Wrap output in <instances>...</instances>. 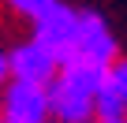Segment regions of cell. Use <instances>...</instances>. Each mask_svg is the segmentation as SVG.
Returning <instances> with one entry per match:
<instances>
[{
  "label": "cell",
  "instance_id": "obj_2",
  "mask_svg": "<svg viewBox=\"0 0 127 123\" xmlns=\"http://www.w3.org/2000/svg\"><path fill=\"white\" fill-rule=\"evenodd\" d=\"M0 116L11 123H49V86L30 82H4L0 86Z\"/></svg>",
  "mask_w": 127,
  "mask_h": 123
},
{
  "label": "cell",
  "instance_id": "obj_4",
  "mask_svg": "<svg viewBox=\"0 0 127 123\" xmlns=\"http://www.w3.org/2000/svg\"><path fill=\"white\" fill-rule=\"evenodd\" d=\"M60 64L49 49H41L37 41H23L8 52V78L11 82H30V86H49L56 78Z\"/></svg>",
  "mask_w": 127,
  "mask_h": 123
},
{
  "label": "cell",
  "instance_id": "obj_10",
  "mask_svg": "<svg viewBox=\"0 0 127 123\" xmlns=\"http://www.w3.org/2000/svg\"><path fill=\"white\" fill-rule=\"evenodd\" d=\"M0 123H11V119H4V116H0Z\"/></svg>",
  "mask_w": 127,
  "mask_h": 123
},
{
  "label": "cell",
  "instance_id": "obj_1",
  "mask_svg": "<svg viewBox=\"0 0 127 123\" xmlns=\"http://www.w3.org/2000/svg\"><path fill=\"white\" fill-rule=\"evenodd\" d=\"M75 30H79V11L67 4H49L37 19H34V37L41 49H49L56 56V64H67L75 56Z\"/></svg>",
  "mask_w": 127,
  "mask_h": 123
},
{
  "label": "cell",
  "instance_id": "obj_9",
  "mask_svg": "<svg viewBox=\"0 0 127 123\" xmlns=\"http://www.w3.org/2000/svg\"><path fill=\"white\" fill-rule=\"evenodd\" d=\"M97 123H127V116H123V119H97Z\"/></svg>",
  "mask_w": 127,
  "mask_h": 123
},
{
  "label": "cell",
  "instance_id": "obj_5",
  "mask_svg": "<svg viewBox=\"0 0 127 123\" xmlns=\"http://www.w3.org/2000/svg\"><path fill=\"white\" fill-rule=\"evenodd\" d=\"M123 116H127L123 97L116 93L112 78H105V82L97 86V93H94V119H123Z\"/></svg>",
  "mask_w": 127,
  "mask_h": 123
},
{
  "label": "cell",
  "instance_id": "obj_7",
  "mask_svg": "<svg viewBox=\"0 0 127 123\" xmlns=\"http://www.w3.org/2000/svg\"><path fill=\"white\" fill-rule=\"evenodd\" d=\"M108 78H112V86H116V93L123 97V108H127V60L108 67Z\"/></svg>",
  "mask_w": 127,
  "mask_h": 123
},
{
  "label": "cell",
  "instance_id": "obj_6",
  "mask_svg": "<svg viewBox=\"0 0 127 123\" xmlns=\"http://www.w3.org/2000/svg\"><path fill=\"white\" fill-rule=\"evenodd\" d=\"M4 4H8L15 15H23V19H30V23H34L49 4H56V0H4Z\"/></svg>",
  "mask_w": 127,
  "mask_h": 123
},
{
  "label": "cell",
  "instance_id": "obj_11",
  "mask_svg": "<svg viewBox=\"0 0 127 123\" xmlns=\"http://www.w3.org/2000/svg\"><path fill=\"white\" fill-rule=\"evenodd\" d=\"M49 123H56V119H49Z\"/></svg>",
  "mask_w": 127,
  "mask_h": 123
},
{
  "label": "cell",
  "instance_id": "obj_8",
  "mask_svg": "<svg viewBox=\"0 0 127 123\" xmlns=\"http://www.w3.org/2000/svg\"><path fill=\"white\" fill-rule=\"evenodd\" d=\"M4 82H8V52L0 49V86H4Z\"/></svg>",
  "mask_w": 127,
  "mask_h": 123
},
{
  "label": "cell",
  "instance_id": "obj_3",
  "mask_svg": "<svg viewBox=\"0 0 127 123\" xmlns=\"http://www.w3.org/2000/svg\"><path fill=\"white\" fill-rule=\"evenodd\" d=\"M71 60H90V64L112 67L116 64V34L97 11H79V30H75V56Z\"/></svg>",
  "mask_w": 127,
  "mask_h": 123
}]
</instances>
